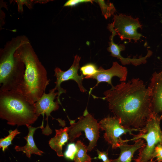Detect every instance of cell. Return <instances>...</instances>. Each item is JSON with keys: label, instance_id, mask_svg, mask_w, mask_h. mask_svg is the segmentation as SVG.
Returning a JSON list of instances; mask_svg holds the SVG:
<instances>
[{"label": "cell", "instance_id": "24", "mask_svg": "<svg viewBox=\"0 0 162 162\" xmlns=\"http://www.w3.org/2000/svg\"><path fill=\"white\" fill-rule=\"evenodd\" d=\"M148 162H156L155 161H154L153 160H149Z\"/></svg>", "mask_w": 162, "mask_h": 162}, {"label": "cell", "instance_id": "18", "mask_svg": "<svg viewBox=\"0 0 162 162\" xmlns=\"http://www.w3.org/2000/svg\"><path fill=\"white\" fill-rule=\"evenodd\" d=\"M9 135L3 138L0 140V148H2L3 152L8 148V146L11 144V142L14 137L20 133L17 129L14 130H10L9 131Z\"/></svg>", "mask_w": 162, "mask_h": 162}, {"label": "cell", "instance_id": "20", "mask_svg": "<svg viewBox=\"0 0 162 162\" xmlns=\"http://www.w3.org/2000/svg\"><path fill=\"white\" fill-rule=\"evenodd\" d=\"M77 152V148L74 143L68 144L67 149L64 154L65 157L68 159L73 160Z\"/></svg>", "mask_w": 162, "mask_h": 162}, {"label": "cell", "instance_id": "23", "mask_svg": "<svg viewBox=\"0 0 162 162\" xmlns=\"http://www.w3.org/2000/svg\"><path fill=\"white\" fill-rule=\"evenodd\" d=\"M96 151L97 152L98 157L97 158L101 160L103 162H110L108 154V153L106 152H101L97 149Z\"/></svg>", "mask_w": 162, "mask_h": 162}, {"label": "cell", "instance_id": "13", "mask_svg": "<svg viewBox=\"0 0 162 162\" xmlns=\"http://www.w3.org/2000/svg\"><path fill=\"white\" fill-rule=\"evenodd\" d=\"M134 141V143L131 145L128 144V142H121L118 147L120 151L119 157L116 159H110V162H131L136 151L145 145L142 139Z\"/></svg>", "mask_w": 162, "mask_h": 162}, {"label": "cell", "instance_id": "16", "mask_svg": "<svg viewBox=\"0 0 162 162\" xmlns=\"http://www.w3.org/2000/svg\"><path fill=\"white\" fill-rule=\"evenodd\" d=\"M77 152L74 160V162H91V158L87 154V147L80 140L76 142Z\"/></svg>", "mask_w": 162, "mask_h": 162}, {"label": "cell", "instance_id": "22", "mask_svg": "<svg viewBox=\"0 0 162 162\" xmlns=\"http://www.w3.org/2000/svg\"><path fill=\"white\" fill-rule=\"evenodd\" d=\"M94 1L92 0H69L64 5V7H72L79 4L85 2L93 3Z\"/></svg>", "mask_w": 162, "mask_h": 162}, {"label": "cell", "instance_id": "17", "mask_svg": "<svg viewBox=\"0 0 162 162\" xmlns=\"http://www.w3.org/2000/svg\"><path fill=\"white\" fill-rule=\"evenodd\" d=\"M95 1L99 5L102 13L106 19L111 16L115 12L116 9L113 4L106 3L103 0Z\"/></svg>", "mask_w": 162, "mask_h": 162}, {"label": "cell", "instance_id": "6", "mask_svg": "<svg viewBox=\"0 0 162 162\" xmlns=\"http://www.w3.org/2000/svg\"><path fill=\"white\" fill-rule=\"evenodd\" d=\"M78 119L76 123L69 119L70 126L68 127V131L69 140L71 142L74 141L82 134V132H84L86 137L89 141L87 148L88 151H91L96 146L100 136L99 123L88 113L86 109L82 116Z\"/></svg>", "mask_w": 162, "mask_h": 162}, {"label": "cell", "instance_id": "14", "mask_svg": "<svg viewBox=\"0 0 162 162\" xmlns=\"http://www.w3.org/2000/svg\"><path fill=\"white\" fill-rule=\"evenodd\" d=\"M43 121L40 127L34 128L32 126L27 125H26L28 130V133L27 136L24 137L26 141V144L24 146H16L15 149L17 152H22L25 153L26 156L28 158L31 157V154H34L41 155L44 152L39 149L37 147L33 139V135L35 130L38 128H40L42 130L44 128Z\"/></svg>", "mask_w": 162, "mask_h": 162}, {"label": "cell", "instance_id": "4", "mask_svg": "<svg viewBox=\"0 0 162 162\" xmlns=\"http://www.w3.org/2000/svg\"><path fill=\"white\" fill-rule=\"evenodd\" d=\"M0 117L8 124L18 126L30 125L38 118L34 104L18 90L0 92Z\"/></svg>", "mask_w": 162, "mask_h": 162}, {"label": "cell", "instance_id": "19", "mask_svg": "<svg viewBox=\"0 0 162 162\" xmlns=\"http://www.w3.org/2000/svg\"><path fill=\"white\" fill-rule=\"evenodd\" d=\"M81 74L86 76L84 78L88 79L89 77L95 74L98 71L96 65L93 63L87 64L80 68Z\"/></svg>", "mask_w": 162, "mask_h": 162}, {"label": "cell", "instance_id": "11", "mask_svg": "<svg viewBox=\"0 0 162 162\" xmlns=\"http://www.w3.org/2000/svg\"><path fill=\"white\" fill-rule=\"evenodd\" d=\"M127 68L120 65L116 62H113L111 67L108 69H104L102 67H100L98 69V71L95 74L88 78L95 79L97 81L95 86L93 88H90L89 94H91L93 89L97 86L100 82H106L112 87L113 86L111 81L113 76L118 77L120 81L122 82H125L127 79Z\"/></svg>", "mask_w": 162, "mask_h": 162}, {"label": "cell", "instance_id": "7", "mask_svg": "<svg viewBox=\"0 0 162 162\" xmlns=\"http://www.w3.org/2000/svg\"><path fill=\"white\" fill-rule=\"evenodd\" d=\"M139 19L122 14L114 15L112 23L116 35H118L122 40L127 39L130 42L133 40L137 42L141 37H144L137 31L138 28H142Z\"/></svg>", "mask_w": 162, "mask_h": 162}, {"label": "cell", "instance_id": "15", "mask_svg": "<svg viewBox=\"0 0 162 162\" xmlns=\"http://www.w3.org/2000/svg\"><path fill=\"white\" fill-rule=\"evenodd\" d=\"M68 128L66 127L60 129H56V135L49 141L50 146L56 152L58 157L64 156L62 152V147L69 140Z\"/></svg>", "mask_w": 162, "mask_h": 162}, {"label": "cell", "instance_id": "12", "mask_svg": "<svg viewBox=\"0 0 162 162\" xmlns=\"http://www.w3.org/2000/svg\"><path fill=\"white\" fill-rule=\"evenodd\" d=\"M149 88L152 112L158 115H162V70L155 72L152 75Z\"/></svg>", "mask_w": 162, "mask_h": 162}, {"label": "cell", "instance_id": "5", "mask_svg": "<svg viewBox=\"0 0 162 162\" xmlns=\"http://www.w3.org/2000/svg\"><path fill=\"white\" fill-rule=\"evenodd\" d=\"M162 119V115H158L152 113L145 126L141 129L139 134L134 135L130 140H123L121 142H128L139 139H144L145 145L140 149L138 156L134 160V162H148L152 159V156L156 146L162 144V131L160 123Z\"/></svg>", "mask_w": 162, "mask_h": 162}, {"label": "cell", "instance_id": "2", "mask_svg": "<svg viewBox=\"0 0 162 162\" xmlns=\"http://www.w3.org/2000/svg\"><path fill=\"white\" fill-rule=\"evenodd\" d=\"M14 56L25 66L23 77L17 90L29 101L34 104L42 95L49 83L47 71L30 42L20 47Z\"/></svg>", "mask_w": 162, "mask_h": 162}, {"label": "cell", "instance_id": "8", "mask_svg": "<svg viewBox=\"0 0 162 162\" xmlns=\"http://www.w3.org/2000/svg\"><path fill=\"white\" fill-rule=\"evenodd\" d=\"M99 124L100 128L105 131L104 137L105 140L112 146L113 149L118 147L122 135L128 133L134 135L133 131H140L142 129L125 128L121 124L119 119L115 116L105 118Z\"/></svg>", "mask_w": 162, "mask_h": 162}, {"label": "cell", "instance_id": "9", "mask_svg": "<svg viewBox=\"0 0 162 162\" xmlns=\"http://www.w3.org/2000/svg\"><path fill=\"white\" fill-rule=\"evenodd\" d=\"M81 57L77 55L74 57L73 64L70 68L67 70L63 71L59 68L56 67L54 69V76L56 77V80L55 82L56 85L55 88L58 91V94L57 97V100L61 104L60 101V96L63 93H66V91L61 86V83L63 82L69 80H73L77 84L80 91L82 92H86V90L82 84V81L84 78L82 74L78 75V71L80 68L79 63Z\"/></svg>", "mask_w": 162, "mask_h": 162}, {"label": "cell", "instance_id": "21", "mask_svg": "<svg viewBox=\"0 0 162 162\" xmlns=\"http://www.w3.org/2000/svg\"><path fill=\"white\" fill-rule=\"evenodd\" d=\"M156 158L158 162L162 161V144H158L155 146L152 156V159Z\"/></svg>", "mask_w": 162, "mask_h": 162}, {"label": "cell", "instance_id": "1", "mask_svg": "<svg viewBox=\"0 0 162 162\" xmlns=\"http://www.w3.org/2000/svg\"><path fill=\"white\" fill-rule=\"evenodd\" d=\"M104 94L99 98L106 100L109 109L125 128H142L152 114L149 88L139 78L122 82Z\"/></svg>", "mask_w": 162, "mask_h": 162}, {"label": "cell", "instance_id": "3", "mask_svg": "<svg viewBox=\"0 0 162 162\" xmlns=\"http://www.w3.org/2000/svg\"><path fill=\"white\" fill-rule=\"evenodd\" d=\"M25 35L13 38L0 50V92L17 90L23 77L25 66L14 54L22 45L30 42Z\"/></svg>", "mask_w": 162, "mask_h": 162}, {"label": "cell", "instance_id": "10", "mask_svg": "<svg viewBox=\"0 0 162 162\" xmlns=\"http://www.w3.org/2000/svg\"><path fill=\"white\" fill-rule=\"evenodd\" d=\"M56 88L54 87L49 91V93L46 94L45 91L39 99L34 103L35 113L38 117L40 115L43 116L46 115V120L47 121L46 125L42 130V133L46 135H49L52 133V130L50 128L48 124V119L50 113L53 111L57 110L59 108V104H61L56 100L58 95V92H56Z\"/></svg>", "mask_w": 162, "mask_h": 162}]
</instances>
